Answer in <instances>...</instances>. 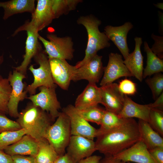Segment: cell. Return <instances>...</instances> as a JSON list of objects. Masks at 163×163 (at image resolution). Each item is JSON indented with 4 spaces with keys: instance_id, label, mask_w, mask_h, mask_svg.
I'll list each match as a JSON object with an SVG mask.
<instances>
[{
    "instance_id": "obj_1",
    "label": "cell",
    "mask_w": 163,
    "mask_h": 163,
    "mask_svg": "<svg viewBox=\"0 0 163 163\" xmlns=\"http://www.w3.org/2000/svg\"><path fill=\"white\" fill-rule=\"evenodd\" d=\"M96 151L105 156H114L129 148L140 139L138 122L125 118L119 126L96 137Z\"/></svg>"
},
{
    "instance_id": "obj_2",
    "label": "cell",
    "mask_w": 163,
    "mask_h": 163,
    "mask_svg": "<svg viewBox=\"0 0 163 163\" xmlns=\"http://www.w3.org/2000/svg\"><path fill=\"white\" fill-rule=\"evenodd\" d=\"M31 19L18 28L13 36L27 28L39 32L48 26L55 19L68 13L69 5L66 0H38Z\"/></svg>"
},
{
    "instance_id": "obj_3",
    "label": "cell",
    "mask_w": 163,
    "mask_h": 163,
    "mask_svg": "<svg viewBox=\"0 0 163 163\" xmlns=\"http://www.w3.org/2000/svg\"><path fill=\"white\" fill-rule=\"evenodd\" d=\"M18 118L17 121L25 134L38 142L46 139V132L52 121L46 112L31 103L19 113Z\"/></svg>"
},
{
    "instance_id": "obj_4",
    "label": "cell",
    "mask_w": 163,
    "mask_h": 163,
    "mask_svg": "<svg viewBox=\"0 0 163 163\" xmlns=\"http://www.w3.org/2000/svg\"><path fill=\"white\" fill-rule=\"evenodd\" d=\"M78 24L83 25L88 34V41L84 59L75 66L78 68L88 62L99 50L110 46V40L104 32H101L99 27L101 21L92 15L80 16L77 21Z\"/></svg>"
},
{
    "instance_id": "obj_5",
    "label": "cell",
    "mask_w": 163,
    "mask_h": 163,
    "mask_svg": "<svg viewBox=\"0 0 163 163\" xmlns=\"http://www.w3.org/2000/svg\"><path fill=\"white\" fill-rule=\"evenodd\" d=\"M71 136L69 118L64 112H60L55 122L48 128L46 139L60 156L65 153Z\"/></svg>"
},
{
    "instance_id": "obj_6",
    "label": "cell",
    "mask_w": 163,
    "mask_h": 163,
    "mask_svg": "<svg viewBox=\"0 0 163 163\" xmlns=\"http://www.w3.org/2000/svg\"><path fill=\"white\" fill-rule=\"evenodd\" d=\"M33 58L39 66L36 69L32 65L29 67V69L33 74L34 80L26 87L25 90L31 95L35 94L37 88L41 86L56 87L52 78L48 56L42 46L39 49Z\"/></svg>"
},
{
    "instance_id": "obj_7",
    "label": "cell",
    "mask_w": 163,
    "mask_h": 163,
    "mask_svg": "<svg viewBox=\"0 0 163 163\" xmlns=\"http://www.w3.org/2000/svg\"><path fill=\"white\" fill-rule=\"evenodd\" d=\"M48 40L39 35V40L43 43L49 59H55L71 60L73 57L74 49L72 38L69 36L58 37L54 34H49Z\"/></svg>"
},
{
    "instance_id": "obj_8",
    "label": "cell",
    "mask_w": 163,
    "mask_h": 163,
    "mask_svg": "<svg viewBox=\"0 0 163 163\" xmlns=\"http://www.w3.org/2000/svg\"><path fill=\"white\" fill-rule=\"evenodd\" d=\"M56 88L41 86L39 88V93L27 97L33 104L46 112L52 121L58 117L60 113L59 110L61 108L56 93Z\"/></svg>"
},
{
    "instance_id": "obj_9",
    "label": "cell",
    "mask_w": 163,
    "mask_h": 163,
    "mask_svg": "<svg viewBox=\"0 0 163 163\" xmlns=\"http://www.w3.org/2000/svg\"><path fill=\"white\" fill-rule=\"evenodd\" d=\"M25 75L14 69L12 73L10 72L8 80L11 87V91L8 104V113L14 118L18 117L19 113L18 106L20 101L27 98V91H24L25 85L23 79Z\"/></svg>"
},
{
    "instance_id": "obj_10",
    "label": "cell",
    "mask_w": 163,
    "mask_h": 163,
    "mask_svg": "<svg viewBox=\"0 0 163 163\" xmlns=\"http://www.w3.org/2000/svg\"><path fill=\"white\" fill-rule=\"evenodd\" d=\"M62 112L69 118L72 136H82L92 140L96 137L97 129L81 116L74 106L67 105L62 109Z\"/></svg>"
},
{
    "instance_id": "obj_11",
    "label": "cell",
    "mask_w": 163,
    "mask_h": 163,
    "mask_svg": "<svg viewBox=\"0 0 163 163\" xmlns=\"http://www.w3.org/2000/svg\"><path fill=\"white\" fill-rule=\"evenodd\" d=\"M102 56L97 54L82 66L76 68L71 80L74 81L85 79L89 83L96 84L102 75L104 67L102 62Z\"/></svg>"
},
{
    "instance_id": "obj_12",
    "label": "cell",
    "mask_w": 163,
    "mask_h": 163,
    "mask_svg": "<svg viewBox=\"0 0 163 163\" xmlns=\"http://www.w3.org/2000/svg\"><path fill=\"white\" fill-rule=\"evenodd\" d=\"M101 100L105 110L118 114L124 105L125 95L119 90L118 84L111 83L100 87Z\"/></svg>"
},
{
    "instance_id": "obj_13",
    "label": "cell",
    "mask_w": 163,
    "mask_h": 163,
    "mask_svg": "<svg viewBox=\"0 0 163 163\" xmlns=\"http://www.w3.org/2000/svg\"><path fill=\"white\" fill-rule=\"evenodd\" d=\"M66 149V153L75 163L92 155L96 151L94 140L76 136H71Z\"/></svg>"
},
{
    "instance_id": "obj_14",
    "label": "cell",
    "mask_w": 163,
    "mask_h": 163,
    "mask_svg": "<svg viewBox=\"0 0 163 163\" xmlns=\"http://www.w3.org/2000/svg\"><path fill=\"white\" fill-rule=\"evenodd\" d=\"M109 57L107 65L104 67V75L100 83L101 86L112 83L121 77L132 76L124 64L121 55L111 53Z\"/></svg>"
},
{
    "instance_id": "obj_15",
    "label": "cell",
    "mask_w": 163,
    "mask_h": 163,
    "mask_svg": "<svg viewBox=\"0 0 163 163\" xmlns=\"http://www.w3.org/2000/svg\"><path fill=\"white\" fill-rule=\"evenodd\" d=\"M49 60L54 83L61 89L67 90L75 66L70 65L65 60L55 59Z\"/></svg>"
},
{
    "instance_id": "obj_16",
    "label": "cell",
    "mask_w": 163,
    "mask_h": 163,
    "mask_svg": "<svg viewBox=\"0 0 163 163\" xmlns=\"http://www.w3.org/2000/svg\"><path fill=\"white\" fill-rule=\"evenodd\" d=\"M133 27V25L131 23L127 22L120 26L114 27L108 25L104 28V32L107 38L117 47L124 59L129 54L127 42V36L129 31Z\"/></svg>"
},
{
    "instance_id": "obj_17",
    "label": "cell",
    "mask_w": 163,
    "mask_h": 163,
    "mask_svg": "<svg viewBox=\"0 0 163 163\" xmlns=\"http://www.w3.org/2000/svg\"><path fill=\"white\" fill-rule=\"evenodd\" d=\"M113 156L125 162L157 163L151 156L145 145L140 139L129 148Z\"/></svg>"
},
{
    "instance_id": "obj_18",
    "label": "cell",
    "mask_w": 163,
    "mask_h": 163,
    "mask_svg": "<svg viewBox=\"0 0 163 163\" xmlns=\"http://www.w3.org/2000/svg\"><path fill=\"white\" fill-rule=\"evenodd\" d=\"M135 46L134 51L129 53L123 60V62L132 76L135 77L140 82L143 79V57L142 55L141 46L142 43V38H134Z\"/></svg>"
},
{
    "instance_id": "obj_19",
    "label": "cell",
    "mask_w": 163,
    "mask_h": 163,
    "mask_svg": "<svg viewBox=\"0 0 163 163\" xmlns=\"http://www.w3.org/2000/svg\"><path fill=\"white\" fill-rule=\"evenodd\" d=\"M24 30L27 31V35L26 41L25 54L21 64L14 68L18 71L25 75L27 67L32 59L41 46L38 41V37L39 34L38 32L30 28L26 29Z\"/></svg>"
},
{
    "instance_id": "obj_20",
    "label": "cell",
    "mask_w": 163,
    "mask_h": 163,
    "mask_svg": "<svg viewBox=\"0 0 163 163\" xmlns=\"http://www.w3.org/2000/svg\"><path fill=\"white\" fill-rule=\"evenodd\" d=\"M38 149V142L25 134L18 141L7 147L4 151L11 156L20 155L35 157Z\"/></svg>"
},
{
    "instance_id": "obj_21",
    "label": "cell",
    "mask_w": 163,
    "mask_h": 163,
    "mask_svg": "<svg viewBox=\"0 0 163 163\" xmlns=\"http://www.w3.org/2000/svg\"><path fill=\"white\" fill-rule=\"evenodd\" d=\"M151 108L150 104L144 105L137 104L125 95L123 107L118 115L122 118L135 117L148 122Z\"/></svg>"
},
{
    "instance_id": "obj_22",
    "label": "cell",
    "mask_w": 163,
    "mask_h": 163,
    "mask_svg": "<svg viewBox=\"0 0 163 163\" xmlns=\"http://www.w3.org/2000/svg\"><path fill=\"white\" fill-rule=\"evenodd\" d=\"M101 100L100 87L95 83H88L76 98L74 106L77 110L85 109L97 106Z\"/></svg>"
},
{
    "instance_id": "obj_23",
    "label": "cell",
    "mask_w": 163,
    "mask_h": 163,
    "mask_svg": "<svg viewBox=\"0 0 163 163\" xmlns=\"http://www.w3.org/2000/svg\"><path fill=\"white\" fill-rule=\"evenodd\" d=\"M34 0H11L0 2V7L4 10L3 18L7 19L16 14L25 12L33 14L35 9Z\"/></svg>"
},
{
    "instance_id": "obj_24",
    "label": "cell",
    "mask_w": 163,
    "mask_h": 163,
    "mask_svg": "<svg viewBox=\"0 0 163 163\" xmlns=\"http://www.w3.org/2000/svg\"><path fill=\"white\" fill-rule=\"evenodd\" d=\"M138 124L140 140L148 150L156 147H163V137L151 127L148 122L139 119Z\"/></svg>"
},
{
    "instance_id": "obj_25",
    "label": "cell",
    "mask_w": 163,
    "mask_h": 163,
    "mask_svg": "<svg viewBox=\"0 0 163 163\" xmlns=\"http://www.w3.org/2000/svg\"><path fill=\"white\" fill-rule=\"evenodd\" d=\"M144 49L146 53L147 62L143 70V78L163 72V60L158 58L151 50L147 42H144Z\"/></svg>"
},
{
    "instance_id": "obj_26",
    "label": "cell",
    "mask_w": 163,
    "mask_h": 163,
    "mask_svg": "<svg viewBox=\"0 0 163 163\" xmlns=\"http://www.w3.org/2000/svg\"><path fill=\"white\" fill-rule=\"evenodd\" d=\"M38 142V149L35 157L36 163H54L59 156L46 139Z\"/></svg>"
},
{
    "instance_id": "obj_27",
    "label": "cell",
    "mask_w": 163,
    "mask_h": 163,
    "mask_svg": "<svg viewBox=\"0 0 163 163\" xmlns=\"http://www.w3.org/2000/svg\"><path fill=\"white\" fill-rule=\"evenodd\" d=\"M125 119L120 117L115 113L105 110L100 126L97 129L96 137L113 129L122 123Z\"/></svg>"
},
{
    "instance_id": "obj_28",
    "label": "cell",
    "mask_w": 163,
    "mask_h": 163,
    "mask_svg": "<svg viewBox=\"0 0 163 163\" xmlns=\"http://www.w3.org/2000/svg\"><path fill=\"white\" fill-rule=\"evenodd\" d=\"M77 110L81 116L88 122L100 125L105 110L97 105L85 109Z\"/></svg>"
},
{
    "instance_id": "obj_29",
    "label": "cell",
    "mask_w": 163,
    "mask_h": 163,
    "mask_svg": "<svg viewBox=\"0 0 163 163\" xmlns=\"http://www.w3.org/2000/svg\"><path fill=\"white\" fill-rule=\"evenodd\" d=\"M11 88L8 78L0 80V112L4 114L8 113L7 106Z\"/></svg>"
},
{
    "instance_id": "obj_30",
    "label": "cell",
    "mask_w": 163,
    "mask_h": 163,
    "mask_svg": "<svg viewBox=\"0 0 163 163\" xmlns=\"http://www.w3.org/2000/svg\"><path fill=\"white\" fill-rule=\"evenodd\" d=\"M25 135L23 129L0 133V150H4L8 146L15 143Z\"/></svg>"
},
{
    "instance_id": "obj_31",
    "label": "cell",
    "mask_w": 163,
    "mask_h": 163,
    "mask_svg": "<svg viewBox=\"0 0 163 163\" xmlns=\"http://www.w3.org/2000/svg\"><path fill=\"white\" fill-rule=\"evenodd\" d=\"M148 123L162 137L163 136V110L151 108Z\"/></svg>"
},
{
    "instance_id": "obj_32",
    "label": "cell",
    "mask_w": 163,
    "mask_h": 163,
    "mask_svg": "<svg viewBox=\"0 0 163 163\" xmlns=\"http://www.w3.org/2000/svg\"><path fill=\"white\" fill-rule=\"evenodd\" d=\"M145 82L151 90L153 98L155 100L163 92V75L161 72L155 74L152 77L147 78Z\"/></svg>"
},
{
    "instance_id": "obj_33",
    "label": "cell",
    "mask_w": 163,
    "mask_h": 163,
    "mask_svg": "<svg viewBox=\"0 0 163 163\" xmlns=\"http://www.w3.org/2000/svg\"><path fill=\"white\" fill-rule=\"evenodd\" d=\"M21 129L17 121L8 118L5 114L0 112V133L6 132L17 131Z\"/></svg>"
},
{
    "instance_id": "obj_34",
    "label": "cell",
    "mask_w": 163,
    "mask_h": 163,
    "mask_svg": "<svg viewBox=\"0 0 163 163\" xmlns=\"http://www.w3.org/2000/svg\"><path fill=\"white\" fill-rule=\"evenodd\" d=\"M118 87L120 91L124 95H133L136 91V84L127 79L120 81Z\"/></svg>"
},
{
    "instance_id": "obj_35",
    "label": "cell",
    "mask_w": 163,
    "mask_h": 163,
    "mask_svg": "<svg viewBox=\"0 0 163 163\" xmlns=\"http://www.w3.org/2000/svg\"><path fill=\"white\" fill-rule=\"evenodd\" d=\"M151 37L154 41V43L150 49L158 58L163 59V37L156 36L152 34Z\"/></svg>"
},
{
    "instance_id": "obj_36",
    "label": "cell",
    "mask_w": 163,
    "mask_h": 163,
    "mask_svg": "<svg viewBox=\"0 0 163 163\" xmlns=\"http://www.w3.org/2000/svg\"><path fill=\"white\" fill-rule=\"evenodd\" d=\"M153 159L157 163H163V147H157L149 150Z\"/></svg>"
},
{
    "instance_id": "obj_37",
    "label": "cell",
    "mask_w": 163,
    "mask_h": 163,
    "mask_svg": "<svg viewBox=\"0 0 163 163\" xmlns=\"http://www.w3.org/2000/svg\"><path fill=\"white\" fill-rule=\"evenodd\" d=\"M11 157L13 163H36L33 156L16 155Z\"/></svg>"
},
{
    "instance_id": "obj_38",
    "label": "cell",
    "mask_w": 163,
    "mask_h": 163,
    "mask_svg": "<svg viewBox=\"0 0 163 163\" xmlns=\"http://www.w3.org/2000/svg\"><path fill=\"white\" fill-rule=\"evenodd\" d=\"M151 108H155L163 110V93L155 100L154 102L150 104Z\"/></svg>"
},
{
    "instance_id": "obj_39",
    "label": "cell",
    "mask_w": 163,
    "mask_h": 163,
    "mask_svg": "<svg viewBox=\"0 0 163 163\" xmlns=\"http://www.w3.org/2000/svg\"><path fill=\"white\" fill-rule=\"evenodd\" d=\"M102 158L99 155H91L81 160L77 163H99Z\"/></svg>"
},
{
    "instance_id": "obj_40",
    "label": "cell",
    "mask_w": 163,
    "mask_h": 163,
    "mask_svg": "<svg viewBox=\"0 0 163 163\" xmlns=\"http://www.w3.org/2000/svg\"><path fill=\"white\" fill-rule=\"evenodd\" d=\"M99 163H127L114 158L113 156H105L100 160Z\"/></svg>"
},
{
    "instance_id": "obj_41",
    "label": "cell",
    "mask_w": 163,
    "mask_h": 163,
    "mask_svg": "<svg viewBox=\"0 0 163 163\" xmlns=\"http://www.w3.org/2000/svg\"><path fill=\"white\" fill-rule=\"evenodd\" d=\"M54 163H75L66 153L59 156Z\"/></svg>"
},
{
    "instance_id": "obj_42",
    "label": "cell",
    "mask_w": 163,
    "mask_h": 163,
    "mask_svg": "<svg viewBox=\"0 0 163 163\" xmlns=\"http://www.w3.org/2000/svg\"><path fill=\"white\" fill-rule=\"evenodd\" d=\"M0 163H13L11 156L0 150Z\"/></svg>"
},
{
    "instance_id": "obj_43",
    "label": "cell",
    "mask_w": 163,
    "mask_h": 163,
    "mask_svg": "<svg viewBox=\"0 0 163 163\" xmlns=\"http://www.w3.org/2000/svg\"><path fill=\"white\" fill-rule=\"evenodd\" d=\"M154 5L156 8L163 10V3H158L157 4H154Z\"/></svg>"
},
{
    "instance_id": "obj_44",
    "label": "cell",
    "mask_w": 163,
    "mask_h": 163,
    "mask_svg": "<svg viewBox=\"0 0 163 163\" xmlns=\"http://www.w3.org/2000/svg\"><path fill=\"white\" fill-rule=\"evenodd\" d=\"M4 59L3 55L0 56V65L1 64L3 61ZM2 77L0 75V80L2 79Z\"/></svg>"
},
{
    "instance_id": "obj_45",
    "label": "cell",
    "mask_w": 163,
    "mask_h": 163,
    "mask_svg": "<svg viewBox=\"0 0 163 163\" xmlns=\"http://www.w3.org/2000/svg\"><path fill=\"white\" fill-rule=\"evenodd\" d=\"M126 163H131V162H126Z\"/></svg>"
}]
</instances>
